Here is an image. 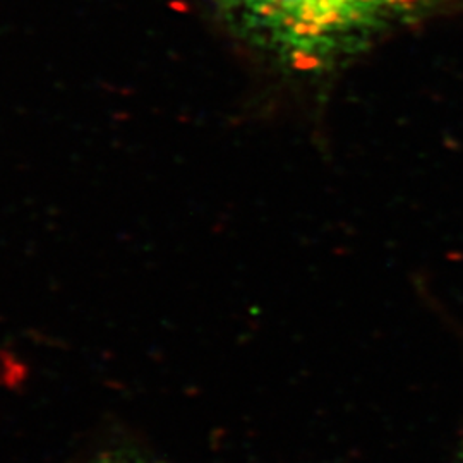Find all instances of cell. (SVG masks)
Segmentation results:
<instances>
[{
    "mask_svg": "<svg viewBox=\"0 0 463 463\" xmlns=\"http://www.w3.org/2000/svg\"><path fill=\"white\" fill-rule=\"evenodd\" d=\"M99 463H158L146 457H141L137 453L131 451H116V453H109L105 455Z\"/></svg>",
    "mask_w": 463,
    "mask_h": 463,
    "instance_id": "cell-2",
    "label": "cell"
},
{
    "mask_svg": "<svg viewBox=\"0 0 463 463\" xmlns=\"http://www.w3.org/2000/svg\"><path fill=\"white\" fill-rule=\"evenodd\" d=\"M457 463H463V451H462V455H460V458H458V462Z\"/></svg>",
    "mask_w": 463,
    "mask_h": 463,
    "instance_id": "cell-3",
    "label": "cell"
},
{
    "mask_svg": "<svg viewBox=\"0 0 463 463\" xmlns=\"http://www.w3.org/2000/svg\"><path fill=\"white\" fill-rule=\"evenodd\" d=\"M248 45L283 66L335 64L407 0H206Z\"/></svg>",
    "mask_w": 463,
    "mask_h": 463,
    "instance_id": "cell-1",
    "label": "cell"
}]
</instances>
